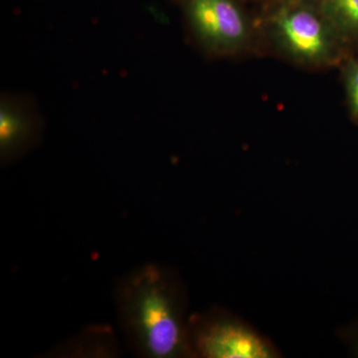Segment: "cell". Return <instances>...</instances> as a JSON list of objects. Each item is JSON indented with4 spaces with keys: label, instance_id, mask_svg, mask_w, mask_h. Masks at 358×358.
<instances>
[{
    "label": "cell",
    "instance_id": "1",
    "mask_svg": "<svg viewBox=\"0 0 358 358\" xmlns=\"http://www.w3.org/2000/svg\"><path fill=\"white\" fill-rule=\"evenodd\" d=\"M122 334L138 357H192L185 320V296L178 278L157 264L127 275L115 292Z\"/></svg>",
    "mask_w": 358,
    "mask_h": 358
},
{
    "label": "cell",
    "instance_id": "2",
    "mask_svg": "<svg viewBox=\"0 0 358 358\" xmlns=\"http://www.w3.org/2000/svg\"><path fill=\"white\" fill-rule=\"evenodd\" d=\"M188 343L192 357L273 358L274 345L241 320L221 310L194 315L188 320Z\"/></svg>",
    "mask_w": 358,
    "mask_h": 358
},
{
    "label": "cell",
    "instance_id": "3",
    "mask_svg": "<svg viewBox=\"0 0 358 358\" xmlns=\"http://www.w3.org/2000/svg\"><path fill=\"white\" fill-rule=\"evenodd\" d=\"M180 2L192 36L207 53L230 55L248 43V23L233 0Z\"/></svg>",
    "mask_w": 358,
    "mask_h": 358
},
{
    "label": "cell",
    "instance_id": "4",
    "mask_svg": "<svg viewBox=\"0 0 358 358\" xmlns=\"http://www.w3.org/2000/svg\"><path fill=\"white\" fill-rule=\"evenodd\" d=\"M275 39L299 62L324 64L338 53L341 37L329 21L303 7L282 9L273 20Z\"/></svg>",
    "mask_w": 358,
    "mask_h": 358
},
{
    "label": "cell",
    "instance_id": "5",
    "mask_svg": "<svg viewBox=\"0 0 358 358\" xmlns=\"http://www.w3.org/2000/svg\"><path fill=\"white\" fill-rule=\"evenodd\" d=\"M43 121L32 99L15 93L0 99V160L13 164L33 150L43 134Z\"/></svg>",
    "mask_w": 358,
    "mask_h": 358
},
{
    "label": "cell",
    "instance_id": "6",
    "mask_svg": "<svg viewBox=\"0 0 358 358\" xmlns=\"http://www.w3.org/2000/svg\"><path fill=\"white\" fill-rule=\"evenodd\" d=\"M324 16L341 40L358 37V0H324Z\"/></svg>",
    "mask_w": 358,
    "mask_h": 358
},
{
    "label": "cell",
    "instance_id": "7",
    "mask_svg": "<svg viewBox=\"0 0 358 358\" xmlns=\"http://www.w3.org/2000/svg\"><path fill=\"white\" fill-rule=\"evenodd\" d=\"M345 86L350 117L358 124V59L346 65Z\"/></svg>",
    "mask_w": 358,
    "mask_h": 358
},
{
    "label": "cell",
    "instance_id": "8",
    "mask_svg": "<svg viewBox=\"0 0 358 358\" xmlns=\"http://www.w3.org/2000/svg\"><path fill=\"white\" fill-rule=\"evenodd\" d=\"M348 338L353 352L358 357V322L352 329H350V331H348Z\"/></svg>",
    "mask_w": 358,
    "mask_h": 358
}]
</instances>
